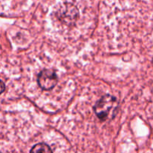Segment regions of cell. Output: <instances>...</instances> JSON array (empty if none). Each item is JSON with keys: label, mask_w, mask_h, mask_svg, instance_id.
Returning a JSON list of instances; mask_svg holds the SVG:
<instances>
[{"label": "cell", "mask_w": 153, "mask_h": 153, "mask_svg": "<svg viewBox=\"0 0 153 153\" xmlns=\"http://www.w3.org/2000/svg\"><path fill=\"white\" fill-rule=\"evenodd\" d=\"M57 17L67 25H72L79 18V10L70 3H66L61 6L57 11Z\"/></svg>", "instance_id": "6da1fadb"}, {"label": "cell", "mask_w": 153, "mask_h": 153, "mask_svg": "<svg viewBox=\"0 0 153 153\" xmlns=\"http://www.w3.org/2000/svg\"><path fill=\"white\" fill-rule=\"evenodd\" d=\"M115 98L111 95H105L97 102L94 107V112L97 117L100 120H105L108 117L109 112L113 108L114 103L115 102Z\"/></svg>", "instance_id": "7a4b0ae2"}, {"label": "cell", "mask_w": 153, "mask_h": 153, "mask_svg": "<svg viewBox=\"0 0 153 153\" xmlns=\"http://www.w3.org/2000/svg\"><path fill=\"white\" fill-rule=\"evenodd\" d=\"M37 83L40 88L44 91H49L55 88L58 83V76L52 70L45 69L39 73Z\"/></svg>", "instance_id": "3957f363"}, {"label": "cell", "mask_w": 153, "mask_h": 153, "mask_svg": "<svg viewBox=\"0 0 153 153\" xmlns=\"http://www.w3.org/2000/svg\"><path fill=\"white\" fill-rule=\"evenodd\" d=\"M29 153H53V151L46 143H39L32 146Z\"/></svg>", "instance_id": "277c9868"}, {"label": "cell", "mask_w": 153, "mask_h": 153, "mask_svg": "<svg viewBox=\"0 0 153 153\" xmlns=\"http://www.w3.org/2000/svg\"><path fill=\"white\" fill-rule=\"evenodd\" d=\"M152 64H153V58H152Z\"/></svg>", "instance_id": "5b68a950"}]
</instances>
